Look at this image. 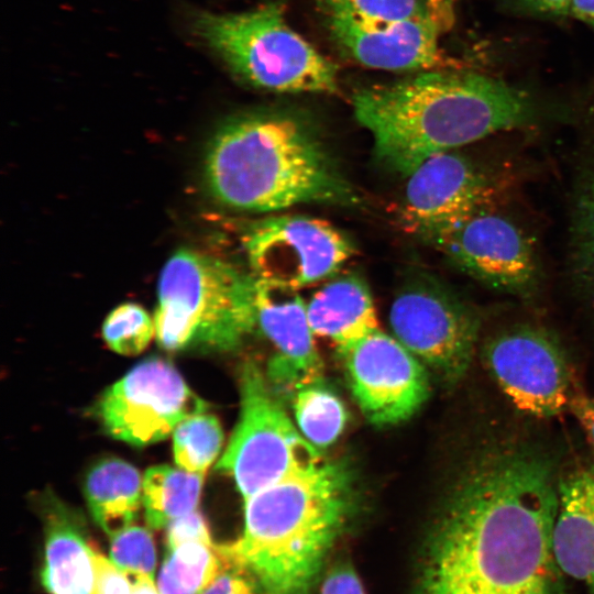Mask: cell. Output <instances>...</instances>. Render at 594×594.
<instances>
[{"label": "cell", "instance_id": "1", "mask_svg": "<svg viewBox=\"0 0 594 594\" xmlns=\"http://www.w3.org/2000/svg\"><path fill=\"white\" fill-rule=\"evenodd\" d=\"M552 459L503 441L466 464L433 526L417 594H562Z\"/></svg>", "mask_w": 594, "mask_h": 594}, {"label": "cell", "instance_id": "2", "mask_svg": "<svg viewBox=\"0 0 594 594\" xmlns=\"http://www.w3.org/2000/svg\"><path fill=\"white\" fill-rule=\"evenodd\" d=\"M352 108L378 162L405 177L431 155L535 124L543 114L525 89L482 74L438 69L362 88Z\"/></svg>", "mask_w": 594, "mask_h": 594}, {"label": "cell", "instance_id": "3", "mask_svg": "<svg viewBox=\"0 0 594 594\" xmlns=\"http://www.w3.org/2000/svg\"><path fill=\"white\" fill-rule=\"evenodd\" d=\"M205 178L218 201L244 211L358 201L310 122L288 110L254 111L222 124L206 153Z\"/></svg>", "mask_w": 594, "mask_h": 594}, {"label": "cell", "instance_id": "4", "mask_svg": "<svg viewBox=\"0 0 594 594\" xmlns=\"http://www.w3.org/2000/svg\"><path fill=\"white\" fill-rule=\"evenodd\" d=\"M350 510L345 471L319 460L245 498L241 535L216 549L265 594H309Z\"/></svg>", "mask_w": 594, "mask_h": 594}, {"label": "cell", "instance_id": "5", "mask_svg": "<svg viewBox=\"0 0 594 594\" xmlns=\"http://www.w3.org/2000/svg\"><path fill=\"white\" fill-rule=\"evenodd\" d=\"M155 337L169 351H229L256 326V279L228 261L180 249L158 278Z\"/></svg>", "mask_w": 594, "mask_h": 594}, {"label": "cell", "instance_id": "6", "mask_svg": "<svg viewBox=\"0 0 594 594\" xmlns=\"http://www.w3.org/2000/svg\"><path fill=\"white\" fill-rule=\"evenodd\" d=\"M194 36L240 81L280 94H334L338 67L287 22L283 2L190 16Z\"/></svg>", "mask_w": 594, "mask_h": 594}, {"label": "cell", "instance_id": "7", "mask_svg": "<svg viewBox=\"0 0 594 594\" xmlns=\"http://www.w3.org/2000/svg\"><path fill=\"white\" fill-rule=\"evenodd\" d=\"M240 395V417L217 469L234 480L245 499L321 458L253 361L241 369Z\"/></svg>", "mask_w": 594, "mask_h": 594}, {"label": "cell", "instance_id": "8", "mask_svg": "<svg viewBox=\"0 0 594 594\" xmlns=\"http://www.w3.org/2000/svg\"><path fill=\"white\" fill-rule=\"evenodd\" d=\"M242 242L255 279L295 290L332 276L354 253L343 232L302 215L256 221Z\"/></svg>", "mask_w": 594, "mask_h": 594}, {"label": "cell", "instance_id": "9", "mask_svg": "<svg viewBox=\"0 0 594 594\" xmlns=\"http://www.w3.org/2000/svg\"><path fill=\"white\" fill-rule=\"evenodd\" d=\"M394 337L441 378L457 382L468 371L480 321L464 302L430 279L405 286L389 309Z\"/></svg>", "mask_w": 594, "mask_h": 594}, {"label": "cell", "instance_id": "10", "mask_svg": "<svg viewBox=\"0 0 594 594\" xmlns=\"http://www.w3.org/2000/svg\"><path fill=\"white\" fill-rule=\"evenodd\" d=\"M207 408L172 364L151 359L107 388L95 414L108 435L143 447L165 439L184 419Z\"/></svg>", "mask_w": 594, "mask_h": 594}, {"label": "cell", "instance_id": "11", "mask_svg": "<svg viewBox=\"0 0 594 594\" xmlns=\"http://www.w3.org/2000/svg\"><path fill=\"white\" fill-rule=\"evenodd\" d=\"M406 179L402 223L431 244L477 211L493 208L501 191L493 174L455 150L431 155Z\"/></svg>", "mask_w": 594, "mask_h": 594}, {"label": "cell", "instance_id": "12", "mask_svg": "<svg viewBox=\"0 0 594 594\" xmlns=\"http://www.w3.org/2000/svg\"><path fill=\"white\" fill-rule=\"evenodd\" d=\"M484 361L521 411L549 418L569 407V365L559 342L544 330L520 326L494 336L485 344Z\"/></svg>", "mask_w": 594, "mask_h": 594}, {"label": "cell", "instance_id": "13", "mask_svg": "<svg viewBox=\"0 0 594 594\" xmlns=\"http://www.w3.org/2000/svg\"><path fill=\"white\" fill-rule=\"evenodd\" d=\"M432 244L491 289L526 298L539 287L540 265L530 240L493 208L477 211Z\"/></svg>", "mask_w": 594, "mask_h": 594}, {"label": "cell", "instance_id": "14", "mask_svg": "<svg viewBox=\"0 0 594 594\" xmlns=\"http://www.w3.org/2000/svg\"><path fill=\"white\" fill-rule=\"evenodd\" d=\"M341 354L353 396L372 422L403 421L429 395L428 374L420 360L380 329Z\"/></svg>", "mask_w": 594, "mask_h": 594}, {"label": "cell", "instance_id": "15", "mask_svg": "<svg viewBox=\"0 0 594 594\" xmlns=\"http://www.w3.org/2000/svg\"><path fill=\"white\" fill-rule=\"evenodd\" d=\"M330 40L346 58L369 68L425 72L442 65L439 23L433 18L388 23L322 14Z\"/></svg>", "mask_w": 594, "mask_h": 594}, {"label": "cell", "instance_id": "16", "mask_svg": "<svg viewBox=\"0 0 594 594\" xmlns=\"http://www.w3.org/2000/svg\"><path fill=\"white\" fill-rule=\"evenodd\" d=\"M256 326L277 351L266 375L274 392L293 397L298 389L320 382L322 362L307 305L295 289L256 279Z\"/></svg>", "mask_w": 594, "mask_h": 594}, {"label": "cell", "instance_id": "17", "mask_svg": "<svg viewBox=\"0 0 594 594\" xmlns=\"http://www.w3.org/2000/svg\"><path fill=\"white\" fill-rule=\"evenodd\" d=\"M45 502L43 586L50 594H95L97 548L78 516L57 499Z\"/></svg>", "mask_w": 594, "mask_h": 594}, {"label": "cell", "instance_id": "18", "mask_svg": "<svg viewBox=\"0 0 594 594\" xmlns=\"http://www.w3.org/2000/svg\"><path fill=\"white\" fill-rule=\"evenodd\" d=\"M552 546L560 571L594 594V469L560 479Z\"/></svg>", "mask_w": 594, "mask_h": 594}, {"label": "cell", "instance_id": "19", "mask_svg": "<svg viewBox=\"0 0 594 594\" xmlns=\"http://www.w3.org/2000/svg\"><path fill=\"white\" fill-rule=\"evenodd\" d=\"M307 316L315 336L328 339L341 352L378 330L369 286L359 276L337 277L314 294Z\"/></svg>", "mask_w": 594, "mask_h": 594}, {"label": "cell", "instance_id": "20", "mask_svg": "<svg viewBox=\"0 0 594 594\" xmlns=\"http://www.w3.org/2000/svg\"><path fill=\"white\" fill-rule=\"evenodd\" d=\"M142 491L140 472L117 458L98 462L85 481L91 516L109 537L134 524L142 505Z\"/></svg>", "mask_w": 594, "mask_h": 594}, {"label": "cell", "instance_id": "21", "mask_svg": "<svg viewBox=\"0 0 594 594\" xmlns=\"http://www.w3.org/2000/svg\"><path fill=\"white\" fill-rule=\"evenodd\" d=\"M204 475L168 465L152 466L143 477L142 506L153 529L166 526L199 504Z\"/></svg>", "mask_w": 594, "mask_h": 594}, {"label": "cell", "instance_id": "22", "mask_svg": "<svg viewBox=\"0 0 594 594\" xmlns=\"http://www.w3.org/2000/svg\"><path fill=\"white\" fill-rule=\"evenodd\" d=\"M221 566L215 543L186 542L167 549L156 584L161 594H201Z\"/></svg>", "mask_w": 594, "mask_h": 594}, {"label": "cell", "instance_id": "23", "mask_svg": "<svg viewBox=\"0 0 594 594\" xmlns=\"http://www.w3.org/2000/svg\"><path fill=\"white\" fill-rule=\"evenodd\" d=\"M292 398L297 428L310 444L319 450L338 439L346 411L333 392L316 382L298 389Z\"/></svg>", "mask_w": 594, "mask_h": 594}, {"label": "cell", "instance_id": "24", "mask_svg": "<svg viewBox=\"0 0 594 594\" xmlns=\"http://www.w3.org/2000/svg\"><path fill=\"white\" fill-rule=\"evenodd\" d=\"M571 238L574 273L594 296V144L582 168L574 198Z\"/></svg>", "mask_w": 594, "mask_h": 594}, {"label": "cell", "instance_id": "25", "mask_svg": "<svg viewBox=\"0 0 594 594\" xmlns=\"http://www.w3.org/2000/svg\"><path fill=\"white\" fill-rule=\"evenodd\" d=\"M223 432L216 416L199 413L184 419L173 432V453L178 468L205 474L220 453Z\"/></svg>", "mask_w": 594, "mask_h": 594}, {"label": "cell", "instance_id": "26", "mask_svg": "<svg viewBox=\"0 0 594 594\" xmlns=\"http://www.w3.org/2000/svg\"><path fill=\"white\" fill-rule=\"evenodd\" d=\"M321 14L388 23L433 18L425 0H318ZM435 19V18H433Z\"/></svg>", "mask_w": 594, "mask_h": 594}, {"label": "cell", "instance_id": "27", "mask_svg": "<svg viewBox=\"0 0 594 594\" xmlns=\"http://www.w3.org/2000/svg\"><path fill=\"white\" fill-rule=\"evenodd\" d=\"M155 334L154 319L140 305L125 302L106 318L102 336L108 346L122 355L142 352Z\"/></svg>", "mask_w": 594, "mask_h": 594}, {"label": "cell", "instance_id": "28", "mask_svg": "<svg viewBox=\"0 0 594 594\" xmlns=\"http://www.w3.org/2000/svg\"><path fill=\"white\" fill-rule=\"evenodd\" d=\"M110 538V559L119 568L134 575H154L157 557L148 529L132 525Z\"/></svg>", "mask_w": 594, "mask_h": 594}, {"label": "cell", "instance_id": "29", "mask_svg": "<svg viewBox=\"0 0 594 594\" xmlns=\"http://www.w3.org/2000/svg\"><path fill=\"white\" fill-rule=\"evenodd\" d=\"M222 560V559H221ZM201 594H265L244 568L222 560V566Z\"/></svg>", "mask_w": 594, "mask_h": 594}, {"label": "cell", "instance_id": "30", "mask_svg": "<svg viewBox=\"0 0 594 594\" xmlns=\"http://www.w3.org/2000/svg\"><path fill=\"white\" fill-rule=\"evenodd\" d=\"M165 529L167 549H173L186 542L213 544L208 524L198 510L170 521Z\"/></svg>", "mask_w": 594, "mask_h": 594}, {"label": "cell", "instance_id": "31", "mask_svg": "<svg viewBox=\"0 0 594 594\" xmlns=\"http://www.w3.org/2000/svg\"><path fill=\"white\" fill-rule=\"evenodd\" d=\"M95 594H131L133 584L129 573L119 568L111 559L97 551Z\"/></svg>", "mask_w": 594, "mask_h": 594}, {"label": "cell", "instance_id": "32", "mask_svg": "<svg viewBox=\"0 0 594 594\" xmlns=\"http://www.w3.org/2000/svg\"><path fill=\"white\" fill-rule=\"evenodd\" d=\"M573 0H504L510 10L536 18L556 19L571 15Z\"/></svg>", "mask_w": 594, "mask_h": 594}, {"label": "cell", "instance_id": "33", "mask_svg": "<svg viewBox=\"0 0 594 594\" xmlns=\"http://www.w3.org/2000/svg\"><path fill=\"white\" fill-rule=\"evenodd\" d=\"M320 594H364V590L352 569L340 566L327 575L321 585Z\"/></svg>", "mask_w": 594, "mask_h": 594}, {"label": "cell", "instance_id": "34", "mask_svg": "<svg viewBox=\"0 0 594 594\" xmlns=\"http://www.w3.org/2000/svg\"><path fill=\"white\" fill-rule=\"evenodd\" d=\"M569 407L583 430L594 450V398L583 393H572Z\"/></svg>", "mask_w": 594, "mask_h": 594}, {"label": "cell", "instance_id": "35", "mask_svg": "<svg viewBox=\"0 0 594 594\" xmlns=\"http://www.w3.org/2000/svg\"><path fill=\"white\" fill-rule=\"evenodd\" d=\"M571 15L594 30V0H573Z\"/></svg>", "mask_w": 594, "mask_h": 594}, {"label": "cell", "instance_id": "36", "mask_svg": "<svg viewBox=\"0 0 594 594\" xmlns=\"http://www.w3.org/2000/svg\"><path fill=\"white\" fill-rule=\"evenodd\" d=\"M135 580L131 594H161L157 584H155L153 576L147 574L134 575Z\"/></svg>", "mask_w": 594, "mask_h": 594}]
</instances>
